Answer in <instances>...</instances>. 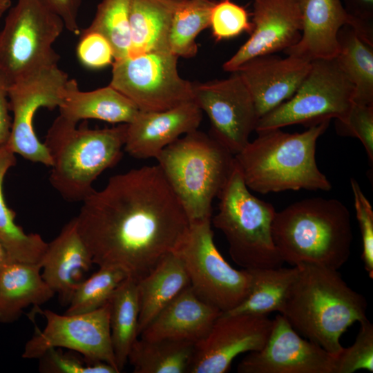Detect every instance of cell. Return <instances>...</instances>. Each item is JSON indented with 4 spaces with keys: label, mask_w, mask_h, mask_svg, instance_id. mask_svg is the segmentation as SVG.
I'll list each match as a JSON object with an SVG mask.
<instances>
[{
    "label": "cell",
    "mask_w": 373,
    "mask_h": 373,
    "mask_svg": "<svg viewBox=\"0 0 373 373\" xmlns=\"http://www.w3.org/2000/svg\"><path fill=\"white\" fill-rule=\"evenodd\" d=\"M75 219L93 264L119 267L137 282L177 249L190 227L158 164L111 176Z\"/></svg>",
    "instance_id": "obj_1"
},
{
    "label": "cell",
    "mask_w": 373,
    "mask_h": 373,
    "mask_svg": "<svg viewBox=\"0 0 373 373\" xmlns=\"http://www.w3.org/2000/svg\"><path fill=\"white\" fill-rule=\"evenodd\" d=\"M287 292L282 314L308 340L337 356L342 334L367 318V301L350 288L338 270L300 264Z\"/></svg>",
    "instance_id": "obj_2"
},
{
    "label": "cell",
    "mask_w": 373,
    "mask_h": 373,
    "mask_svg": "<svg viewBox=\"0 0 373 373\" xmlns=\"http://www.w3.org/2000/svg\"><path fill=\"white\" fill-rule=\"evenodd\" d=\"M330 121L309 126L302 133L281 128L261 131L234 155L249 190L261 194L287 190L329 191L332 184L317 166L316 142Z\"/></svg>",
    "instance_id": "obj_3"
},
{
    "label": "cell",
    "mask_w": 373,
    "mask_h": 373,
    "mask_svg": "<svg viewBox=\"0 0 373 373\" xmlns=\"http://www.w3.org/2000/svg\"><path fill=\"white\" fill-rule=\"evenodd\" d=\"M272 236L284 262L338 270L351 253L350 213L337 199H303L276 212Z\"/></svg>",
    "instance_id": "obj_4"
},
{
    "label": "cell",
    "mask_w": 373,
    "mask_h": 373,
    "mask_svg": "<svg viewBox=\"0 0 373 373\" xmlns=\"http://www.w3.org/2000/svg\"><path fill=\"white\" fill-rule=\"evenodd\" d=\"M59 115L44 144L52 161L49 181L68 202H83L95 190L93 182L122 155L126 124L92 129Z\"/></svg>",
    "instance_id": "obj_5"
},
{
    "label": "cell",
    "mask_w": 373,
    "mask_h": 373,
    "mask_svg": "<svg viewBox=\"0 0 373 373\" xmlns=\"http://www.w3.org/2000/svg\"><path fill=\"white\" fill-rule=\"evenodd\" d=\"M190 224L211 219L212 203L234 167V155L198 129L164 148L156 157Z\"/></svg>",
    "instance_id": "obj_6"
},
{
    "label": "cell",
    "mask_w": 373,
    "mask_h": 373,
    "mask_svg": "<svg viewBox=\"0 0 373 373\" xmlns=\"http://www.w3.org/2000/svg\"><path fill=\"white\" fill-rule=\"evenodd\" d=\"M218 198L211 223L224 236L233 262L247 269L281 267L272 236L275 208L249 191L236 164Z\"/></svg>",
    "instance_id": "obj_7"
},
{
    "label": "cell",
    "mask_w": 373,
    "mask_h": 373,
    "mask_svg": "<svg viewBox=\"0 0 373 373\" xmlns=\"http://www.w3.org/2000/svg\"><path fill=\"white\" fill-rule=\"evenodd\" d=\"M65 26L40 0H17L0 31V71L10 84L58 66L53 44Z\"/></svg>",
    "instance_id": "obj_8"
},
{
    "label": "cell",
    "mask_w": 373,
    "mask_h": 373,
    "mask_svg": "<svg viewBox=\"0 0 373 373\" xmlns=\"http://www.w3.org/2000/svg\"><path fill=\"white\" fill-rule=\"evenodd\" d=\"M354 87L335 58L311 61L305 79L291 97L259 118V133L294 124L309 127L341 119L354 102Z\"/></svg>",
    "instance_id": "obj_9"
},
{
    "label": "cell",
    "mask_w": 373,
    "mask_h": 373,
    "mask_svg": "<svg viewBox=\"0 0 373 373\" xmlns=\"http://www.w3.org/2000/svg\"><path fill=\"white\" fill-rule=\"evenodd\" d=\"M182 261L195 294L222 313L239 305L251 286L249 269L237 270L222 257L213 240L211 219L194 222L173 252Z\"/></svg>",
    "instance_id": "obj_10"
},
{
    "label": "cell",
    "mask_w": 373,
    "mask_h": 373,
    "mask_svg": "<svg viewBox=\"0 0 373 373\" xmlns=\"http://www.w3.org/2000/svg\"><path fill=\"white\" fill-rule=\"evenodd\" d=\"M178 57L150 52L115 59L109 85L140 111H161L193 100V82L180 77Z\"/></svg>",
    "instance_id": "obj_11"
},
{
    "label": "cell",
    "mask_w": 373,
    "mask_h": 373,
    "mask_svg": "<svg viewBox=\"0 0 373 373\" xmlns=\"http://www.w3.org/2000/svg\"><path fill=\"white\" fill-rule=\"evenodd\" d=\"M46 325L37 328L26 343L22 357L39 359L50 348H66L92 362H105L119 372L113 350L110 330V303L87 313L58 314L43 312Z\"/></svg>",
    "instance_id": "obj_12"
},
{
    "label": "cell",
    "mask_w": 373,
    "mask_h": 373,
    "mask_svg": "<svg viewBox=\"0 0 373 373\" xmlns=\"http://www.w3.org/2000/svg\"><path fill=\"white\" fill-rule=\"evenodd\" d=\"M68 79L67 73L57 66L10 85L8 100L12 118L6 144L15 154L51 166L50 157L44 142L37 137L33 120L39 108H58Z\"/></svg>",
    "instance_id": "obj_13"
},
{
    "label": "cell",
    "mask_w": 373,
    "mask_h": 373,
    "mask_svg": "<svg viewBox=\"0 0 373 373\" xmlns=\"http://www.w3.org/2000/svg\"><path fill=\"white\" fill-rule=\"evenodd\" d=\"M231 73L225 79L193 82V101L209 119V135L235 155L249 142L259 117L240 75Z\"/></svg>",
    "instance_id": "obj_14"
},
{
    "label": "cell",
    "mask_w": 373,
    "mask_h": 373,
    "mask_svg": "<svg viewBox=\"0 0 373 373\" xmlns=\"http://www.w3.org/2000/svg\"><path fill=\"white\" fill-rule=\"evenodd\" d=\"M272 325L266 315L221 313L208 334L195 344L188 372H227L238 355L264 347Z\"/></svg>",
    "instance_id": "obj_15"
},
{
    "label": "cell",
    "mask_w": 373,
    "mask_h": 373,
    "mask_svg": "<svg viewBox=\"0 0 373 373\" xmlns=\"http://www.w3.org/2000/svg\"><path fill=\"white\" fill-rule=\"evenodd\" d=\"M336 356L300 336L280 314L273 320L264 347L249 352L238 363L239 373H336Z\"/></svg>",
    "instance_id": "obj_16"
},
{
    "label": "cell",
    "mask_w": 373,
    "mask_h": 373,
    "mask_svg": "<svg viewBox=\"0 0 373 373\" xmlns=\"http://www.w3.org/2000/svg\"><path fill=\"white\" fill-rule=\"evenodd\" d=\"M249 38L223 64L236 72L248 60L288 49L300 39L302 19L296 0H254Z\"/></svg>",
    "instance_id": "obj_17"
},
{
    "label": "cell",
    "mask_w": 373,
    "mask_h": 373,
    "mask_svg": "<svg viewBox=\"0 0 373 373\" xmlns=\"http://www.w3.org/2000/svg\"><path fill=\"white\" fill-rule=\"evenodd\" d=\"M302 19L299 41L284 52L308 61L333 59L338 50V33L350 26L365 40L373 44V29L353 18L341 0H296Z\"/></svg>",
    "instance_id": "obj_18"
},
{
    "label": "cell",
    "mask_w": 373,
    "mask_h": 373,
    "mask_svg": "<svg viewBox=\"0 0 373 373\" xmlns=\"http://www.w3.org/2000/svg\"><path fill=\"white\" fill-rule=\"evenodd\" d=\"M310 66L311 61L296 57L272 54L254 57L236 72L247 86L260 118L293 96Z\"/></svg>",
    "instance_id": "obj_19"
},
{
    "label": "cell",
    "mask_w": 373,
    "mask_h": 373,
    "mask_svg": "<svg viewBox=\"0 0 373 373\" xmlns=\"http://www.w3.org/2000/svg\"><path fill=\"white\" fill-rule=\"evenodd\" d=\"M202 113L193 100L165 111H140L126 124L124 149L136 159H156L167 146L198 129Z\"/></svg>",
    "instance_id": "obj_20"
},
{
    "label": "cell",
    "mask_w": 373,
    "mask_h": 373,
    "mask_svg": "<svg viewBox=\"0 0 373 373\" xmlns=\"http://www.w3.org/2000/svg\"><path fill=\"white\" fill-rule=\"evenodd\" d=\"M221 313L199 298L189 285L153 318L139 336L146 340L171 339L195 344L208 334Z\"/></svg>",
    "instance_id": "obj_21"
},
{
    "label": "cell",
    "mask_w": 373,
    "mask_h": 373,
    "mask_svg": "<svg viewBox=\"0 0 373 373\" xmlns=\"http://www.w3.org/2000/svg\"><path fill=\"white\" fill-rule=\"evenodd\" d=\"M44 280L68 305L83 273L93 264L90 254L77 229L75 217L50 242L40 260Z\"/></svg>",
    "instance_id": "obj_22"
},
{
    "label": "cell",
    "mask_w": 373,
    "mask_h": 373,
    "mask_svg": "<svg viewBox=\"0 0 373 373\" xmlns=\"http://www.w3.org/2000/svg\"><path fill=\"white\" fill-rule=\"evenodd\" d=\"M58 108L59 115L76 123L91 119L129 124L140 111L128 98L111 85L83 91L75 79L66 82Z\"/></svg>",
    "instance_id": "obj_23"
},
{
    "label": "cell",
    "mask_w": 373,
    "mask_h": 373,
    "mask_svg": "<svg viewBox=\"0 0 373 373\" xmlns=\"http://www.w3.org/2000/svg\"><path fill=\"white\" fill-rule=\"evenodd\" d=\"M55 294L41 277L39 263L10 262L0 269V322L17 321L23 309L43 305Z\"/></svg>",
    "instance_id": "obj_24"
},
{
    "label": "cell",
    "mask_w": 373,
    "mask_h": 373,
    "mask_svg": "<svg viewBox=\"0 0 373 373\" xmlns=\"http://www.w3.org/2000/svg\"><path fill=\"white\" fill-rule=\"evenodd\" d=\"M177 0H131L130 56L170 52L169 37Z\"/></svg>",
    "instance_id": "obj_25"
},
{
    "label": "cell",
    "mask_w": 373,
    "mask_h": 373,
    "mask_svg": "<svg viewBox=\"0 0 373 373\" xmlns=\"http://www.w3.org/2000/svg\"><path fill=\"white\" fill-rule=\"evenodd\" d=\"M137 284L140 303V336L153 318L190 283L182 261L174 253H171Z\"/></svg>",
    "instance_id": "obj_26"
},
{
    "label": "cell",
    "mask_w": 373,
    "mask_h": 373,
    "mask_svg": "<svg viewBox=\"0 0 373 373\" xmlns=\"http://www.w3.org/2000/svg\"><path fill=\"white\" fill-rule=\"evenodd\" d=\"M15 164V153L6 143L0 145V240L12 261L37 264L48 242L38 233H26L16 223V213L8 207L3 195L4 178Z\"/></svg>",
    "instance_id": "obj_27"
},
{
    "label": "cell",
    "mask_w": 373,
    "mask_h": 373,
    "mask_svg": "<svg viewBox=\"0 0 373 373\" xmlns=\"http://www.w3.org/2000/svg\"><path fill=\"white\" fill-rule=\"evenodd\" d=\"M338 41L334 58L354 87V102L373 105V44L347 25L339 30Z\"/></svg>",
    "instance_id": "obj_28"
},
{
    "label": "cell",
    "mask_w": 373,
    "mask_h": 373,
    "mask_svg": "<svg viewBox=\"0 0 373 373\" xmlns=\"http://www.w3.org/2000/svg\"><path fill=\"white\" fill-rule=\"evenodd\" d=\"M110 330L113 350L119 372L128 361L131 348L139 337L140 303L137 281L127 277L110 300Z\"/></svg>",
    "instance_id": "obj_29"
},
{
    "label": "cell",
    "mask_w": 373,
    "mask_h": 373,
    "mask_svg": "<svg viewBox=\"0 0 373 373\" xmlns=\"http://www.w3.org/2000/svg\"><path fill=\"white\" fill-rule=\"evenodd\" d=\"M251 286L247 298L228 314L266 315L282 312L289 289L298 274V267L249 269Z\"/></svg>",
    "instance_id": "obj_30"
},
{
    "label": "cell",
    "mask_w": 373,
    "mask_h": 373,
    "mask_svg": "<svg viewBox=\"0 0 373 373\" xmlns=\"http://www.w3.org/2000/svg\"><path fill=\"white\" fill-rule=\"evenodd\" d=\"M195 344L171 339L137 338L128 356L134 373H184L193 357Z\"/></svg>",
    "instance_id": "obj_31"
},
{
    "label": "cell",
    "mask_w": 373,
    "mask_h": 373,
    "mask_svg": "<svg viewBox=\"0 0 373 373\" xmlns=\"http://www.w3.org/2000/svg\"><path fill=\"white\" fill-rule=\"evenodd\" d=\"M213 0H177L171 21L169 51L185 59L195 57L198 52L196 38L210 26Z\"/></svg>",
    "instance_id": "obj_32"
},
{
    "label": "cell",
    "mask_w": 373,
    "mask_h": 373,
    "mask_svg": "<svg viewBox=\"0 0 373 373\" xmlns=\"http://www.w3.org/2000/svg\"><path fill=\"white\" fill-rule=\"evenodd\" d=\"M131 0H102L90 24L84 30L102 35L112 46L114 60L128 56Z\"/></svg>",
    "instance_id": "obj_33"
},
{
    "label": "cell",
    "mask_w": 373,
    "mask_h": 373,
    "mask_svg": "<svg viewBox=\"0 0 373 373\" xmlns=\"http://www.w3.org/2000/svg\"><path fill=\"white\" fill-rule=\"evenodd\" d=\"M127 274L115 266H101L97 271L75 287L68 303L66 314L95 311L107 304Z\"/></svg>",
    "instance_id": "obj_34"
},
{
    "label": "cell",
    "mask_w": 373,
    "mask_h": 373,
    "mask_svg": "<svg viewBox=\"0 0 373 373\" xmlns=\"http://www.w3.org/2000/svg\"><path fill=\"white\" fill-rule=\"evenodd\" d=\"M361 327L354 343L343 348L336 359V373H352L365 370L373 372V325L367 318Z\"/></svg>",
    "instance_id": "obj_35"
},
{
    "label": "cell",
    "mask_w": 373,
    "mask_h": 373,
    "mask_svg": "<svg viewBox=\"0 0 373 373\" xmlns=\"http://www.w3.org/2000/svg\"><path fill=\"white\" fill-rule=\"evenodd\" d=\"M209 27L217 41L231 39L244 32L250 34L252 30L247 10L231 0H219L215 3Z\"/></svg>",
    "instance_id": "obj_36"
},
{
    "label": "cell",
    "mask_w": 373,
    "mask_h": 373,
    "mask_svg": "<svg viewBox=\"0 0 373 373\" xmlns=\"http://www.w3.org/2000/svg\"><path fill=\"white\" fill-rule=\"evenodd\" d=\"M336 133L361 141L371 165L373 162V105L353 102L347 115L336 119Z\"/></svg>",
    "instance_id": "obj_37"
},
{
    "label": "cell",
    "mask_w": 373,
    "mask_h": 373,
    "mask_svg": "<svg viewBox=\"0 0 373 373\" xmlns=\"http://www.w3.org/2000/svg\"><path fill=\"white\" fill-rule=\"evenodd\" d=\"M39 360V370L44 373H119L105 362L80 359L73 354L63 352L61 348L48 350Z\"/></svg>",
    "instance_id": "obj_38"
},
{
    "label": "cell",
    "mask_w": 373,
    "mask_h": 373,
    "mask_svg": "<svg viewBox=\"0 0 373 373\" xmlns=\"http://www.w3.org/2000/svg\"><path fill=\"white\" fill-rule=\"evenodd\" d=\"M354 197L356 216L362 237L363 251L361 258L364 267L370 278H373V210L372 205L363 193L359 184L354 178L350 180Z\"/></svg>",
    "instance_id": "obj_39"
},
{
    "label": "cell",
    "mask_w": 373,
    "mask_h": 373,
    "mask_svg": "<svg viewBox=\"0 0 373 373\" xmlns=\"http://www.w3.org/2000/svg\"><path fill=\"white\" fill-rule=\"evenodd\" d=\"M77 46V56L79 62L90 69L103 68L114 61L113 50L108 41L96 32H80Z\"/></svg>",
    "instance_id": "obj_40"
},
{
    "label": "cell",
    "mask_w": 373,
    "mask_h": 373,
    "mask_svg": "<svg viewBox=\"0 0 373 373\" xmlns=\"http://www.w3.org/2000/svg\"><path fill=\"white\" fill-rule=\"evenodd\" d=\"M64 21L65 28L69 32L79 35L78 15L82 0H40Z\"/></svg>",
    "instance_id": "obj_41"
},
{
    "label": "cell",
    "mask_w": 373,
    "mask_h": 373,
    "mask_svg": "<svg viewBox=\"0 0 373 373\" xmlns=\"http://www.w3.org/2000/svg\"><path fill=\"white\" fill-rule=\"evenodd\" d=\"M10 84L0 71V145L7 142L12 124L8 89Z\"/></svg>",
    "instance_id": "obj_42"
},
{
    "label": "cell",
    "mask_w": 373,
    "mask_h": 373,
    "mask_svg": "<svg viewBox=\"0 0 373 373\" xmlns=\"http://www.w3.org/2000/svg\"><path fill=\"white\" fill-rule=\"evenodd\" d=\"M353 18L373 29V0H341Z\"/></svg>",
    "instance_id": "obj_43"
},
{
    "label": "cell",
    "mask_w": 373,
    "mask_h": 373,
    "mask_svg": "<svg viewBox=\"0 0 373 373\" xmlns=\"http://www.w3.org/2000/svg\"><path fill=\"white\" fill-rule=\"evenodd\" d=\"M12 261L6 247L0 240V269Z\"/></svg>",
    "instance_id": "obj_44"
},
{
    "label": "cell",
    "mask_w": 373,
    "mask_h": 373,
    "mask_svg": "<svg viewBox=\"0 0 373 373\" xmlns=\"http://www.w3.org/2000/svg\"><path fill=\"white\" fill-rule=\"evenodd\" d=\"M11 4L10 0H0V18L10 8Z\"/></svg>",
    "instance_id": "obj_45"
}]
</instances>
